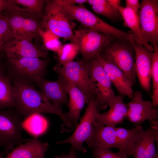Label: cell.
I'll return each mask as SVG.
<instances>
[{
    "instance_id": "obj_1",
    "label": "cell",
    "mask_w": 158,
    "mask_h": 158,
    "mask_svg": "<svg viewBox=\"0 0 158 158\" xmlns=\"http://www.w3.org/2000/svg\"><path fill=\"white\" fill-rule=\"evenodd\" d=\"M12 81L16 90L14 108L24 119H26L36 114H53L59 116L63 121L61 125V133L72 130L74 126L65 116L62 107L50 102L32 84Z\"/></svg>"
},
{
    "instance_id": "obj_2",
    "label": "cell",
    "mask_w": 158,
    "mask_h": 158,
    "mask_svg": "<svg viewBox=\"0 0 158 158\" xmlns=\"http://www.w3.org/2000/svg\"><path fill=\"white\" fill-rule=\"evenodd\" d=\"M131 39L115 37L104 47L99 55L121 70L131 81L136 82L135 52Z\"/></svg>"
},
{
    "instance_id": "obj_3",
    "label": "cell",
    "mask_w": 158,
    "mask_h": 158,
    "mask_svg": "<svg viewBox=\"0 0 158 158\" xmlns=\"http://www.w3.org/2000/svg\"><path fill=\"white\" fill-rule=\"evenodd\" d=\"M7 59L8 65L5 70L12 80L32 84L46 74L48 61L45 58Z\"/></svg>"
},
{
    "instance_id": "obj_4",
    "label": "cell",
    "mask_w": 158,
    "mask_h": 158,
    "mask_svg": "<svg viewBox=\"0 0 158 158\" xmlns=\"http://www.w3.org/2000/svg\"><path fill=\"white\" fill-rule=\"evenodd\" d=\"M23 119L14 108L0 110V147L6 153L27 141L23 135Z\"/></svg>"
},
{
    "instance_id": "obj_5",
    "label": "cell",
    "mask_w": 158,
    "mask_h": 158,
    "mask_svg": "<svg viewBox=\"0 0 158 158\" xmlns=\"http://www.w3.org/2000/svg\"><path fill=\"white\" fill-rule=\"evenodd\" d=\"M63 6L69 19L76 20L84 28L96 31L107 36H115L129 39L134 38L131 32L123 31L108 24L83 5Z\"/></svg>"
},
{
    "instance_id": "obj_6",
    "label": "cell",
    "mask_w": 158,
    "mask_h": 158,
    "mask_svg": "<svg viewBox=\"0 0 158 158\" xmlns=\"http://www.w3.org/2000/svg\"><path fill=\"white\" fill-rule=\"evenodd\" d=\"M44 10L41 29L74 43L73 27L63 7L56 0L46 1Z\"/></svg>"
},
{
    "instance_id": "obj_7",
    "label": "cell",
    "mask_w": 158,
    "mask_h": 158,
    "mask_svg": "<svg viewBox=\"0 0 158 158\" xmlns=\"http://www.w3.org/2000/svg\"><path fill=\"white\" fill-rule=\"evenodd\" d=\"M88 65V61L82 59L73 61L62 66H55L54 70L80 90L89 102L96 99L97 90L90 78Z\"/></svg>"
},
{
    "instance_id": "obj_8",
    "label": "cell",
    "mask_w": 158,
    "mask_h": 158,
    "mask_svg": "<svg viewBox=\"0 0 158 158\" xmlns=\"http://www.w3.org/2000/svg\"><path fill=\"white\" fill-rule=\"evenodd\" d=\"M115 37L107 36L96 31L84 28L74 30V43L83 59L88 61L99 55L104 47Z\"/></svg>"
},
{
    "instance_id": "obj_9",
    "label": "cell",
    "mask_w": 158,
    "mask_h": 158,
    "mask_svg": "<svg viewBox=\"0 0 158 158\" xmlns=\"http://www.w3.org/2000/svg\"><path fill=\"white\" fill-rule=\"evenodd\" d=\"M88 104L84 115L73 133L67 139L57 141V144H69L71 145V148L75 151L84 153L87 152V149L83 145L92 133L96 114L99 112L95 99L91 100Z\"/></svg>"
},
{
    "instance_id": "obj_10",
    "label": "cell",
    "mask_w": 158,
    "mask_h": 158,
    "mask_svg": "<svg viewBox=\"0 0 158 158\" xmlns=\"http://www.w3.org/2000/svg\"><path fill=\"white\" fill-rule=\"evenodd\" d=\"M138 15L146 41L153 47L158 45V0H142Z\"/></svg>"
},
{
    "instance_id": "obj_11",
    "label": "cell",
    "mask_w": 158,
    "mask_h": 158,
    "mask_svg": "<svg viewBox=\"0 0 158 158\" xmlns=\"http://www.w3.org/2000/svg\"><path fill=\"white\" fill-rule=\"evenodd\" d=\"M88 61L89 73L97 90L96 100L98 108L109 106L115 97L111 83L100 64L95 58Z\"/></svg>"
},
{
    "instance_id": "obj_12",
    "label": "cell",
    "mask_w": 158,
    "mask_h": 158,
    "mask_svg": "<svg viewBox=\"0 0 158 158\" xmlns=\"http://www.w3.org/2000/svg\"><path fill=\"white\" fill-rule=\"evenodd\" d=\"M149 128L138 131L133 147L132 158H158L155 147L158 145V120L150 123Z\"/></svg>"
},
{
    "instance_id": "obj_13",
    "label": "cell",
    "mask_w": 158,
    "mask_h": 158,
    "mask_svg": "<svg viewBox=\"0 0 158 158\" xmlns=\"http://www.w3.org/2000/svg\"><path fill=\"white\" fill-rule=\"evenodd\" d=\"M126 104L127 111L126 118L136 126L140 125L147 120L149 123L157 120L158 111L152 102L144 100L141 93L138 91L133 98Z\"/></svg>"
},
{
    "instance_id": "obj_14",
    "label": "cell",
    "mask_w": 158,
    "mask_h": 158,
    "mask_svg": "<svg viewBox=\"0 0 158 158\" xmlns=\"http://www.w3.org/2000/svg\"><path fill=\"white\" fill-rule=\"evenodd\" d=\"M6 16L10 31L13 37L33 39L41 28L32 13L17 10L8 11Z\"/></svg>"
},
{
    "instance_id": "obj_15",
    "label": "cell",
    "mask_w": 158,
    "mask_h": 158,
    "mask_svg": "<svg viewBox=\"0 0 158 158\" xmlns=\"http://www.w3.org/2000/svg\"><path fill=\"white\" fill-rule=\"evenodd\" d=\"M40 89L46 98L54 105L62 107L68 104V83L67 80L59 75L57 80H47L44 78L37 79L34 83Z\"/></svg>"
},
{
    "instance_id": "obj_16",
    "label": "cell",
    "mask_w": 158,
    "mask_h": 158,
    "mask_svg": "<svg viewBox=\"0 0 158 158\" xmlns=\"http://www.w3.org/2000/svg\"><path fill=\"white\" fill-rule=\"evenodd\" d=\"M135 52L136 75L142 87L149 92L150 88L151 71L153 51L131 39Z\"/></svg>"
},
{
    "instance_id": "obj_17",
    "label": "cell",
    "mask_w": 158,
    "mask_h": 158,
    "mask_svg": "<svg viewBox=\"0 0 158 158\" xmlns=\"http://www.w3.org/2000/svg\"><path fill=\"white\" fill-rule=\"evenodd\" d=\"M32 40L27 38H15L5 43L2 52L7 58H46L47 52L39 49L33 43Z\"/></svg>"
},
{
    "instance_id": "obj_18",
    "label": "cell",
    "mask_w": 158,
    "mask_h": 158,
    "mask_svg": "<svg viewBox=\"0 0 158 158\" xmlns=\"http://www.w3.org/2000/svg\"><path fill=\"white\" fill-rule=\"evenodd\" d=\"M95 59L102 66L111 82L121 96H126L132 99L134 95L131 81L119 69L109 63L99 55Z\"/></svg>"
},
{
    "instance_id": "obj_19",
    "label": "cell",
    "mask_w": 158,
    "mask_h": 158,
    "mask_svg": "<svg viewBox=\"0 0 158 158\" xmlns=\"http://www.w3.org/2000/svg\"><path fill=\"white\" fill-rule=\"evenodd\" d=\"M123 96H115L109 105V108L107 112L96 114L95 122L102 125L115 127L122 123L126 118L127 113L126 104L123 101Z\"/></svg>"
},
{
    "instance_id": "obj_20",
    "label": "cell",
    "mask_w": 158,
    "mask_h": 158,
    "mask_svg": "<svg viewBox=\"0 0 158 158\" xmlns=\"http://www.w3.org/2000/svg\"><path fill=\"white\" fill-rule=\"evenodd\" d=\"M115 128L101 125L95 121L92 133L86 143L91 148H114L118 149Z\"/></svg>"
},
{
    "instance_id": "obj_21",
    "label": "cell",
    "mask_w": 158,
    "mask_h": 158,
    "mask_svg": "<svg viewBox=\"0 0 158 158\" xmlns=\"http://www.w3.org/2000/svg\"><path fill=\"white\" fill-rule=\"evenodd\" d=\"M49 146L48 143L41 141L38 136H35L15 147L4 158H45Z\"/></svg>"
},
{
    "instance_id": "obj_22",
    "label": "cell",
    "mask_w": 158,
    "mask_h": 158,
    "mask_svg": "<svg viewBox=\"0 0 158 158\" xmlns=\"http://www.w3.org/2000/svg\"><path fill=\"white\" fill-rule=\"evenodd\" d=\"M67 81L69 111L64 114L67 119L74 127H76L82 109L85 104H88L89 102L86 97L80 90Z\"/></svg>"
},
{
    "instance_id": "obj_23",
    "label": "cell",
    "mask_w": 158,
    "mask_h": 158,
    "mask_svg": "<svg viewBox=\"0 0 158 158\" xmlns=\"http://www.w3.org/2000/svg\"><path fill=\"white\" fill-rule=\"evenodd\" d=\"M123 20V25L131 30L137 38V41L150 51H153V47L145 40L142 31L138 16L132 10L121 6L118 8Z\"/></svg>"
},
{
    "instance_id": "obj_24",
    "label": "cell",
    "mask_w": 158,
    "mask_h": 158,
    "mask_svg": "<svg viewBox=\"0 0 158 158\" xmlns=\"http://www.w3.org/2000/svg\"><path fill=\"white\" fill-rule=\"evenodd\" d=\"M16 90L5 70L0 71V110L15 108Z\"/></svg>"
},
{
    "instance_id": "obj_25",
    "label": "cell",
    "mask_w": 158,
    "mask_h": 158,
    "mask_svg": "<svg viewBox=\"0 0 158 158\" xmlns=\"http://www.w3.org/2000/svg\"><path fill=\"white\" fill-rule=\"evenodd\" d=\"M115 128L118 151L127 156L132 155L135 136L138 131L143 129L142 126L138 125L130 129L116 127Z\"/></svg>"
},
{
    "instance_id": "obj_26",
    "label": "cell",
    "mask_w": 158,
    "mask_h": 158,
    "mask_svg": "<svg viewBox=\"0 0 158 158\" xmlns=\"http://www.w3.org/2000/svg\"><path fill=\"white\" fill-rule=\"evenodd\" d=\"M46 1L42 0H8L6 9L42 15Z\"/></svg>"
},
{
    "instance_id": "obj_27",
    "label": "cell",
    "mask_w": 158,
    "mask_h": 158,
    "mask_svg": "<svg viewBox=\"0 0 158 158\" xmlns=\"http://www.w3.org/2000/svg\"><path fill=\"white\" fill-rule=\"evenodd\" d=\"M95 13L104 16L114 22L123 20L118 9L111 4L107 0H87Z\"/></svg>"
},
{
    "instance_id": "obj_28",
    "label": "cell",
    "mask_w": 158,
    "mask_h": 158,
    "mask_svg": "<svg viewBox=\"0 0 158 158\" xmlns=\"http://www.w3.org/2000/svg\"><path fill=\"white\" fill-rule=\"evenodd\" d=\"M79 52L76 44L72 42L62 45L56 52L59 64L56 66H63L73 61Z\"/></svg>"
},
{
    "instance_id": "obj_29",
    "label": "cell",
    "mask_w": 158,
    "mask_h": 158,
    "mask_svg": "<svg viewBox=\"0 0 158 158\" xmlns=\"http://www.w3.org/2000/svg\"><path fill=\"white\" fill-rule=\"evenodd\" d=\"M153 83L152 103L154 107L157 108L158 105V46L153 47L151 71V78Z\"/></svg>"
},
{
    "instance_id": "obj_30",
    "label": "cell",
    "mask_w": 158,
    "mask_h": 158,
    "mask_svg": "<svg viewBox=\"0 0 158 158\" xmlns=\"http://www.w3.org/2000/svg\"><path fill=\"white\" fill-rule=\"evenodd\" d=\"M24 126L29 132L35 136H38L46 128V123L44 118L39 114H34L25 119Z\"/></svg>"
},
{
    "instance_id": "obj_31",
    "label": "cell",
    "mask_w": 158,
    "mask_h": 158,
    "mask_svg": "<svg viewBox=\"0 0 158 158\" xmlns=\"http://www.w3.org/2000/svg\"><path fill=\"white\" fill-rule=\"evenodd\" d=\"M38 34L41 36L46 49L56 52L62 45L59 37L49 30H43L40 28Z\"/></svg>"
},
{
    "instance_id": "obj_32",
    "label": "cell",
    "mask_w": 158,
    "mask_h": 158,
    "mask_svg": "<svg viewBox=\"0 0 158 158\" xmlns=\"http://www.w3.org/2000/svg\"><path fill=\"white\" fill-rule=\"evenodd\" d=\"M13 37L9 29L7 19L6 16L0 15V52L3 51L6 42Z\"/></svg>"
},
{
    "instance_id": "obj_33",
    "label": "cell",
    "mask_w": 158,
    "mask_h": 158,
    "mask_svg": "<svg viewBox=\"0 0 158 158\" xmlns=\"http://www.w3.org/2000/svg\"><path fill=\"white\" fill-rule=\"evenodd\" d=\"M92 153L95 158H127L128 156L118 151H112L110 148L99 147L91 148Z\"/></svg>"
},
{
    "instance_id": "obj_34",
    "label": "cell",
    "mask_w": 158,
    "mask_h": 158,
    "mask_svg": "<svg viewBox=\"0 0 158 158\" xmlns=\"http://www.w3.org/2000/svg\"><path fill=\"white\" fill-rule=\"evenodd\" d=\"M126 7L137 14L140 7V4L138 0H126Z\"/></svg>"
},
{
    "instance_id": "obj_35",
    "label": "cell",
    "mask_w": 158,
    "mask_h": 158,
    "mask_svg": "<svg viewBox=\"0 0 158 158\" xmlns=\"http://www.w3.org/2000/svg\"><path fill=\"white\" fill-rule=\"evenodd\" d=\"M60 4L63 6L73 5H83L86 3L87 0H56Z\"/></svg>"
},
{
    "instance_id": "obj_36",
    "label": "cell",
    "mask_w": 158,
    "mask_h": 158,
    "mask_svg": "<svg viewBox=\"0 0 158 158\" xmlns=\"http://www.w3.org/2000/svg\"><path fill=\"white\" fill-rule=\"evenodd\" d=\"M75 150L71 148L68 154H63L60 155L55 157L54 158H77Z\"/></svg>"
},
{
    "instance_id": "obj_37",
    "label": "cell",
    "mask_w": 158,
    "mask_h": 158,
    "mask_svg": "<svg viewBox=\"0 0 158 158\" xmlns=\"http://www.w3.org/2000/svg\"><path fill=\"white\" fill-rule=\"evenodd\" d=\"M107 1L112 6L117 8L120 6L121 0H107Z\"/></svg>"
},
{
    "instance_id": "obj_38",
    "label": "cell",
    "mask_w": 158,
    "mask_h": 158,
    "mask_svg": "<svg viewBox=\"0 0 158 158\" xmlns=\"http://www.w3.org/2000/svg\"><path fill=\"white\" fill-rule=\"evenodd\" d=\"M7 5V0H0V15L2 11L6 9Z\"/></svg>"
},
{
    "instance_id": "obj_39",
    "label": "cell",
    "mask_w": 158,
    "mask_h": 158,
    "mask_svg": "<svg viewBox=\"0 0 158 158\" xmlns=\"http://www.w3.org/2000/svg\"><path fill=\"white\" fill-rule=\"evenodd\" d=\"M5 70L4 68L0 64V71Z\"/></svg>"
},
{
    "instance_id": "obj_40",
    "label": "cell",
    "mask_w": 158,
    "mask_h": 158,
    "mask_svg": "<svg viewBox=\"0 0 158 158\" xmlns=\"http://www.w3.org/2000/svg\"><path fill=\"white\" fill-rule=\"evenodd\" d=\"M0 158H4L2 154L0 152Z\"/></svg>"
},
{
    "instance_id": "obj_41",
    "label": "cell",
    "mask_w": 158,
    "mask_h": 158,
    "mask_svg": "<svg viewBox=\"0 0 158 158\" xmlns=\"http://www.w3.org/2000/svg\"><path fill=\"white\" fill-rule=\"evenodd\" d=\"M1 14H0V15H1Z\"/></svg>"
}]
</instances>
